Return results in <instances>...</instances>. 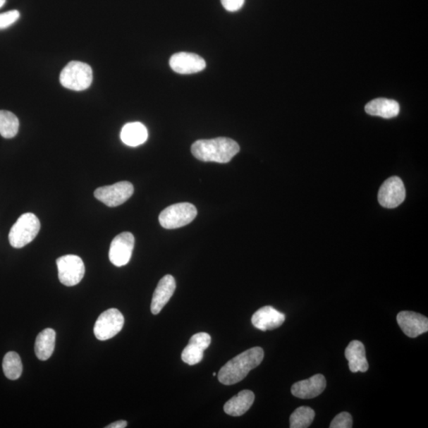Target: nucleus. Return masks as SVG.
<instances>
[{"label": "nucleus", "instance_id": "23", "mask_svg": "<svg viewBox=\"0 0 428 428\" xmlns=\"http://www.w3.org/2000/svg\"><path fill=\"white\" fill-rule=\"evenodd\" d=\"M19 121L16 115L8 111H0V135L6 139L16 137Z\"/></svg>", "mask_w": 428, "mask_h": 428}, {"label": "nucleus", "instance_id": "30", "mask_svg": "<svg viewBox=\"0 0 428 428\" xmlns=\"http://www.w3.org/2000/svg\"><path fill=\"white\" fill-rule=\"evenodd\" d=\"M216 374V373H214V374H213V376H215Z\"/></svg>", "mask_w": 428, "mask_h": 428}, {"label": "nucleus", "instance_id": "2", "mask_svg": "<svg viewBox=\"0 0 428 428\" xmlns=\"http://www.w3.org/2000/svg\"><path fill=\"white\" fill-rule=\"evenodd\" d=\"M239 152V145L228 137L199 140L191 146L193 156L203 162L227 164Z\"/></svg>", "mask_w": 428, "mask_h": 428}, {"label": "nucleus", "instance_id": "16", "mask_svg": "<svg viewBox=\"0 0 428 428\" xmlns=\"http://www.w3.org/2000/svg\"><path fill=\"white\" fill-rule=\"evenodd\" d=\"M176 289V280L170 274H167L159 281L152 296L151 303L152 314L157 315L161 312L171 298L173 296Z\"/></svg>", "mask_w": 428, "mask_h": 428}, {"label": "nucleus", "instance_id": "18", "mask_svg": "<svg viewBox=\"0 0 428 428\" xmlns=\"http://www.w3.org/2000/svg\"><path fill=\"white\" fill-rule=\"evenodd\" d=\"M365 111L372 116L389 119L398 116L400 113V105L397 101L379 98L370 101L366 105Z\"/></svg>", "mask_w": 428, "mask_h": 428}, {"label": "nucleus", "instance_id": "21", "mask_svg": "<svg viewBox=\"0 0 428 428\" xmlns=\"http://www.w3.org/2000/svg\"><path fill=\"white\" fill-rule=\"evenodd\" d=\"M148 130L140 123H130L125 125L121 132V139L128 146L137 147L144 144L148 139Z\"/></svg>", "mask_w": 428, "mask_h": 428}, {"label": "nucleus", "instance_id": "17", "mask_svg": "<svg viewBox=\"0 0 428 428\" xmlns=\"http://www.w3.org/2000/svg\"><path fill=\"white\" fill-rule=\"evenodd\" d=\"M345 357L348 361L351 372L365 373L367 372L369 364L366 356V349L362 342L351 341L345 350Z\"/></svg>", "mask_w": 428, "mask_h": 428}, {"label": "nucleus", "instance_id": "22", "mask_svg": "<svg viewBox=\"0 0 428 428\" xmlns=\"http://www.w3.org/2000/svg\"><path fill=\"white\" fill-rule=\"evenodd\" d=\"M4 373L10 380H17L23 373V363L20 356L15 351L6 353L3 360Z\"/></svg>", "mask_w": 428, "mask_h": 428}, {"label": "nucleus", "instance_id": "7", "mask_svg": "<svg viewBox=\"0 0 428 428\" xmlns=\"http://www.w3.org/2000/svg\"><path fill=\"white\" fill-rule=\"evenodd\" d=\"M125 319L117 309H110L102 314L94 326V334L99 341H105L118 335L123 329Z\"/></svg>", "mask_w": 428, "mask_h": 428}, {"label": "nucleus", "instance_id": "6", "mask_svg": "<svg viewBox=\"0 0 428 428\" xmlns=\"http://www.w3.org/2000/svg\"><path fill=\"white\" fill-rule=\"evenodd\" d=\"M60 282L67 286L79 284L85 274V266L82 259L75 255H63L56 259Z\"/></svg>", "mask_w": 428, "mask_h": 428}, {"label": "nucleus", "instance_id": "4", "mask_svg": "<svg viewBox=\"0 0 428 428\" xmlns=\"http://www.w3.org/2000/svg\"><path fill=\"white\" fill-rule=\"evenodd\" d=\"M93 80L92 69L87 63L72 61L62 70L60 75L61 85L76 92L85 91Z\"/></svg>", "mask_w": 428, "mask_h": 428}, {"label": "nucleus", "instance_id": "1", "mask_svg": "<svg viewBox=\"0 0 428 428\" xmlns=\"http://www.w3.org/2000/svg\"><path fill=\"white\" fill-rule=\"evenodd\" d=\"M264 357V351L259 347L248 349L236 355L219 370V381L226 386L236 384L245 379L251 370L260 365Z\"/></svg>", "mask_w": 428, "mask_h": 428}, {"label": "nucleus", "instance_id": "25", "mask_svg": "<svg viewBox=\"0 0 428 428\" xmlns=\"http://www.w3.org/2000/svg\"><path fill=\"white\" fill-rule=\"evenodd\" d=\"M353 425V419L348 412H343L338 414L331 421V428H351Z\"/></svg>", "mask_w": 428, "mask_h": 428}, {"label": "nucleus", "instance_id": "20", "mask_svg": "<svg viewBox=\"0 0 428 428\" xmlns=\"http://www.w3.org/2000/svg\"><path fill=\"white\" fill-rule=\"evenodd\" d=\"M56 331L47 329L37 335L35 351L38 360L47 361L52 356L55 349Z\"/></svg>", "mask_w": 428, "mask_h": 428}, {"label": "nucleus", "instance_id": "27", "mask_svg": "<svg viewBox=\"0 0 428 428\" xmlns=\"http://www.w3.org/2000/svg\"><path fill=\"white\" fill-rule=\"evenodd\" d=\"M245 1V0H221V4L226 11L235 12L241 9Z\"/></svg>", "mask_w": 428, "mask_h": 428}, {"label": "nucleus", "instance_id": "19", "mask_svg": "<svg viewBox=\"0 0 428 428\" xmlns=\"http://www.w3.org/2000/svg\"><path fill=\"white\" fill-rule=\"evenodd\" d=\"M255 394L251 391H243L228 401L224 406V411L229 416L240 417L252 406Z\"/></svg>", "mask_w": 428, "mask_h": 428}, {"label": "nucleus", "instance_id": "10", "mask_svg": "<svg viewBox=\"0 0 428 428\" xmlns=\"http://www.w3.org/2000/svg\"><path fill=\"white\" fill-rule=\"evenodd\" d=\"M135 239L131 233H121L112 240L109 258L116 267H123L129 263L133 251Z\"/></svg>", "mask_w": 428, "mask_h": 428}, {"label": "nucleus", "instance_id": "26", "mask_svg": "<svg viewBox=\"0 0 428 428\" xmlns=\"http://www.w3.org/2000/svg\"><path fill=\"white\" fill-rule=\"evenodd\" d=\"M20 13L16 10L10 11L0 14V30L8 28L18 21Z\"/></svg>", "mask_w": 428, "mask_h": 428}, {"label": "nucleus", "instance_id": "29", "mask_svg": "<svg viewBox=\"0 0 428 428\" xmlns=\"http://www.w3.org/2000/svg\"><path fill=\"white\" fill-rule=\"evenodd\" d=\"M6 3V0H0V8H3Z\"/></svg>", "mask_w": 428, "mask_h": 428}, {"label": "nucleus", "instance_id": "15", "mask_svg": "<svg viewBox=\"0 0 428 428\" xmlns=\"http://www.w3.org/2000/svg\"><path fill=\"white\" fill-rule=\"evenodd\" d=\"M285 320L286 316L283 312L269 305L264 306L255 312L252 317L254 327L264 331L279 328Z\"/></svg>", "mask_w": 428, "mask_h": 428}, {"label": "nucleus", "instance_id": "8", "mask_svg": "<svg viewBox=\"0 0 428 428\" xmlns=\"http://www.w3.org/2000/svg\"><path fill=\"white\" fill-rule=\"evenodd\" d=\"M134 192L133 184L130 182H118L111 186L99 188L94 190L95 199L109 207H116L130 199Z\"/></svg>", "mask_w": 428, "mask_h": 428}, {"label": "nucleus", "instance_id": "13", "mask_svg": "<svg viewBox=\"0 0 428 428\" xmlns=\"http://www.w3.org/2000/svg\"><path fill=\"white\" fill-rule=\"evenodd\" d=\"M212 343V337L206 332H200L190 338L189 343L182 353V360L190 366L196 365L203 359L204 350Z\"/></svg>", "mask_w": 428, "mask_h": 428}, {"label": "nucleus", "instance_id": "14", "mask_svg": "<svg viewBox=\"0 0 428 428\" xmlns=\"http://www.w3.org/2000/svg\"><path fill=\"white\" fill-rule=\"evenodd\" d=\"M326 385L324 376L318 374L309 379L295 383L291 387V393L300 399L315 398L324 392Z\"/></svg>", "mask_w": 428, "mask_h": 428}, {"label": "nucleus", "instance_id": "3", "mask_svg": "<svg viewBox=\"0 0 428 428\" xmlns=\"http://www.w3.org/2000/svg\"><path fill=\"white\" fill-rule=\"evenodd\" d=\"M40 228V221L35 214H23L10 230L8 238L11 245L15 248H22L29 245L36 238Z\"/></svg>", "mask_w": 428, "mask_h": 428}, {"label": "nucleus", "instance_id": "11", "mask_svg": "<svg viewBox=\"0 0 428 428\" xmlns=\"http://www.w3.org/2000/svg\"><path fill=\"white\" fill-rule=\"evenodd\" d=\"M170 67L178 74H193L205 69V60L199 55L191 53H178L171 57Z\"/></svg>", "mask_w": 428, "mask_h": 428}, {"label": "nucleus", "instance_id": "5", "mask_svg": "<svg viewBox=\"0 0 428 428\" xmlns=\"http://www.w3.org/2000/svg\"><path fill=\"white\" fill-rule=\"evenodd\" d=\"M197 214V209L193 204L177 203L164 209L159 216V221L166 229L178 228L192 222Z\"/></svg>", "mask_w": 428, "mask_h": 428}, {"label": "nucleus", "instance_id": "12", "mask_svg": "<svg viewBox=\"0 0 428 428\" xmlns=\"http://www.w3.org/2000/svg\"><path fill=\"white\" fill-rule=\"evenodd\" d=\"M397 321L404 334L410 338H416L428 331V319L417 312L402 311Z\"/></svg>", "mask_w": 428, "mask_h": 428}, {"label": "nucleus", "instance_id": "24", "mask_svg": "<svg viewBox=\"0 0 428 428\" xmlns=\"http://www.w3.org/2000/svg\"><path fill=\"white\" fill-rule=\"evenodd\" d=\"M315 418V412L311 408L302 406L291 414L290 427L291 428H307Z\"/></svg>", "mask_w": 428, "mask_h": 428}, {"label": "nucleus", "instance_id": "28", "mask_svg": "<svg viewBox=\"0 0 428 428\" xmlns=\"http://www.w3.org/2000/svg\"><path fill=\"white\" fill-rule=\"evenodd\" d=\"M127 427V422L126 420H118L116 422L112 423L110 425L106 426V428H125Z\"/></svg>", "mask_w": 428, "mask_h": 428}, {"label": "nucleus", "instance_id": "9", "mask_svg": "<svg viewBox=\"0 0 428 428\" xmlns=\"http://www.w3.org/2000/svg\"><path fill=\"white\" fill-rule=\"evenodd\" d=\"M405 196L403 181L398 176H393L381 185L379 192V202L383 207L393 209L399 207L405 201Z\"/></svg>", "mask_w": 428, "mask_h": 428}]
</instances>
